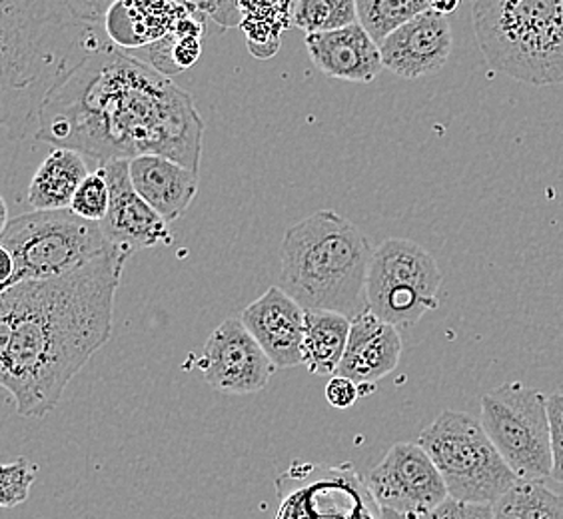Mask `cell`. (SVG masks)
I'll use <instances>...</instances> for the list:
<instances>
[{
    "label": "cell",
    "mask_w": 563,
    "mask_h": 519,
    "mask_svg": "<svg viewBox=\"0 0 563 519\" xmlns=\"http://www.w3.org/2000/svg\"><path fill=\"white\" fill-rule=\"evenodd\" d=\"M356 22V0H298L294 9V26L306 34L332 33Z\"/></svg>",
    "instance_id": "obj_25"
},
{
    "label": "cell",
    "mask_w": 563,
    "mask_h": 519,
    "mask_svg": "<svg viewBox=\"0 0 563 519\" xmlns=\"http://www.w3.org/2000/svg\"><path fill=\"white\" fill-rule=\"evenodd\" d=\"M310 60L322 75L347 82H372L384 68L379 44L356 22L332 33L306 34Z\"/></svg>",
    "instance_id": "obj_15"
},
{
    "label": "cell",
    "mask_w": 563,
    "mask_h": 519,
    "mask_svg": "<svg viewBox=\"0 0 563 519\" xmlns=\"http://www.w3.org/2000/svg\"><path fill=\"white\" fill-rule=\"evenodd\" d=\"M472 24L489 68L533 87L563 82V0H474Z\"/></svg>",
    "instance_id": "obj_5"
},
{
    "label": "cell",
    "mask_w": 563,
    "mask_h": 519,
    "mask_svg": "<svg viewBox=\"0 0 563 519\" xmlns=\"http://www.w3.org/2000/svg\"><path fill=\"white\" fill-rule=\"evenodd\" d=\"M450 498L494 506L520 479L511 472L482 422L466 411L445 410L418 438Z\"/></svg>",
    "instance_id": "obj_7"
},
{
    "label": "cell",
    "mask_w": 563,
    "mask_h": 519,
    "mask_svg": "<svg viewBox=\"0 0 563 519\" xmlns=\"http://www.w3.org/2000/svg\"><path fill=\"white\" fill-rule=\"evenodd\" d=\"M208 386L224 394H256L276 366L240 318H228L210 334L196 362Z\"/></svg>",
    "instance_id": "obj_10"
},
{
    "label": "cell",
    "mask_w": 563,
    "mask_h": 519,
    "mask_svg": "<svg viewBox=\"0 0 563 519\" xmlns=\"http://www.w3.org/2000/svg\"><path fill=\"white\" fill-rule=\"evenodd\" d=\"M66 9L87 24L104 26V19L109 14L110 7L119 0H63Z\"/></svg>",
    "instance_id": "obj_31"
},
{
    "label": "cell",
    "mask_w": 563,
    "mask_h": 519,
    "mask_svg": "<svg viewBox=\"0 0 563 519\" xmlns=\"http://www.w3.org/2000/svg\"><path fill=\"white\" fill-rule=\"evenodd\" d=\"M422 519H494V508L489 504H466L448 498Z\"/></svg>",
    "instance_id": "obj_29"
},
{
    "label": "cell",
    "mask_w": 563,
    "mask_h": 519,
    "mask_svg": "<svg viewBox=\"0 0 563 519\" xmlns=\"http://www.w3.org/2000/svg\"><path fill=\"white\" fill-rule=\"evenodd\" d=\"M34 139L100 164L156 154L198 173L205 122L186 90L107 36L48 90Z\"/></svg>",
    "instance_id": "obj_1"
},
{
    "label": "cell",
    "mask_w": 563,
    "mask_h": 519,
    "mask_svg": "<svg viewBox=\"0 0 563 519\" xmlns=\"http://www.w3.org/2000/svg\"><path fill=\"white\" fill-rule=\"evenodd\" d=\"M110 208V186L107 180V174L102 168H97L95 173L87 176V180L80 185L75 200L70 205V210L85 220L90 222H102L109 214Z\"/></svg>",
    "instance_id": "obj_26"
},
{
    "label": "cell",
    "mask_w": 563,
    "mask_h": 519,
    "mask_svg": "<svg viewBox=\"0 0 563 519\" xmlns=\"http://www.w3.org/2000/svg\"><path fill=\"white\" fill-rule=\"evenodd\" d=\"M36 477V467L24 457L7 464L0 470V506L16 508L29 498V492Z\"/></svg>",
    "instance_id": "obj_27"
},
{
    "label": "cell",
    "mask_w": 563,
    "mask_h": 519,
    "mask_svg": "<svg viewBox=\"0 0 563 519\" xmlns=\"http://www.w3.org/2000/svg\"><path fill=\"white\" fill-rule=\"evenodd\" d=\"M244 2L246 0H205L200 11L207 19L217 22L218 26L234 29L244 19Z\"/></svg>",
    "instance_id": "obj_30"
},
{
    "label": "cell",
    "mask_w": 563,
    "mask_h": 519,
    "mask_svg": "<svg viewBox=\"0 0 563 519\" xmlns=\"http://www.w3.org/2000/svg\"><path fill=\"white\" fill-rule=\"evenodd\" d=\"M360 396V386L344 376H334L325 386V400L338 410L352 408Z\"/></svg>",
    "instance_id": "obj_32"
},
{
    "label": "cell",
    "mask_w": 563,
    "mask_h": 519,
    "mask_svg": "<svg viewBox=\"0 0 563 519\" xmlns=\"http://www.w3.org/2000/svg\"><path fill=\"white\" fill-rule=\"evenodd\" d=\"M88 174L80 152L53 148L34 173L29 186V202L34 210H66Z\"/></svg>",
    "instance_id": "obj_19"
},
{
    "label": "cell",
    "mask_w": 563,
    "mask_h": 519,
    "mask_svg": "<svg viewBox=\"0 0 563 519\" xmlns=\"http://www.w3.org/2000/svg\"><path fill=\"white\" fill-rule=\"evenodd\" d=\"M357 22L382 44L406 22L432 9V0H356Z\"/></svg>",
    "instance_id": "obj_24"
},
{
    "label": "cell",
    "mask_w": 563,
    "mask_h": 519,
    "mask_svg": "<svg viewBox=\"0 0 563 519\" xmlns=\"http://www.w3.org/2000/svg\"><path fill=\"white\" fill-rule=\"evenodd\" d=\"M202 33H205V19L188 14L158 43L142 48L146 51V58H142V63H146L163 75L185 73L200 58Z\"/></svg>",
    "instance_id": "obj_22"
},
{
    "label": "cell",
    "mask_w": 563,
    "mask_h": 519,
    "mask_svg": "<svg viewBox=\"0 0 563 519\" xmlns=\"http://www.w3.org/2000/svg\"><path fill=\"white\" fill-rule=\"evenodd\" d=\"M492 508L494 519H563V496L543 482H518Z\"/></svg>",
    "instance_id": "obj_23"
},
{
    "label": "cell",
    "mask_w": 563,
    "mask_h": 519,
    "mask_svg": "<svg viewBox=\"0 0 563 519\" xmlns=\"http://www.w3.org/2000/svg\"><path fill=\"white\" fill-rule=\"evenodd\" d=\"M388 286L412 288L423 296L438 298L442 272L432 254L412 240H386L374 252L366 288Z\"/></svg>",
    "instance_id": "obj_18"
},
{
    "label": "cell",
    "mask_w": 563,
    "mask_h": 519,
    "mask_svg": "<svg viewBox=\"0 0 563 519\" xmlns=\"http://www.w3.org/2000/svg\"><path fill=\"white\" fill-rule=\"evenodd\" d=\"M374 252L354 222L332 210H318L284 234L280 288L303 310H330L354 320L368 310L366 286Z\"/></svg>",
    "instance_id": "obj_4"
},
{
    "label": "cell",
    "mask_w": 563,
    "mask_h": 519,
    "mask_svg": "<svg viewBox=\"0 0 563 519\" xmlns=\"http://www.w3.org/2000/svg\"><path fill=\"white\" fill-rule=\"evenodd\" d=\"M401 335L396 325L379 320L369 310L352 320L346 352L336 376L352 379L362 389L386 378L400 364Z\"/></svg>",
    "instance_id": "obj_14"
},
{
    "label": "cell",
    "mask_w": 563,
    "mask_h": 519,
    "mask_svg": "<svg viewBox=\"0 0 563 519\" xmlns=\"http://www.w3.org/2000/svg\"><path fill=\"white\" fill-rule=\"evenodd\" d=\"M460 2H462V0H432V11L440 12V14L448 16V14L457 11Z\"/></svg>",
    "instance_id": "obj_33"
},
{
    "label": "cell",
    "mask_w": 563,
    "mask_h": 519,
    "mask_svg": "<svg viewBox=\"0 0 563 519\" xmlns=\"http://www.w3.org/2000/svg\"><path fill=\"white\" fill-rule=\"evenodd\" d=\"M368 489L379 509L410 519H422L450 498L444 477L418 442L391 445L369 472Z\"/></svg>",
    "instance_id": "obj_9"
},
{
    "label": "cell",
    "mask_w": 563,
    "mask_h": 519,
    "mask_svg": "<svg viewBox=\"0 0 563 519\" xmlns=\"http://www.w3.org/2000/svg\"><path fill=\"white\" fill-rule=\"evenodd\" d=\"M548 411L552 426V477L563 484V391L548 396Z\"/></svg>",
    "instance_id": "obj_28"
},
{
    "label": "cell",
    "mask_w": 563,
    "mask_h": 519,
    "mask_svg": "<svg viewBox=\"0 0 563 519\" xmlns=\"http://www.w3.org/2000/svg\"><path fill=\"white\" fill-rule=\"evenodd\" d=\"M110 186L109 214L100 222L112 249L132 256L134 252L174 242L168 222L164 220L132 185L129 161L100 164Z\"/></svg>",
    "instance_id": "obj_11"
},
{
    "label": "cell",
    "mask_w": 563,
    "mask_h": 519,
    "mask_svg": "<svg viewBox=\"0 0 563 519\" xmlns=\"http://www.w3.org/2000/svg\"><path fill=\"white\" fill-rule=\"evenodd\" d=\"M292 0H246L240 29L246 34L249 51L256 58H272L280 48L284 31L294 26Z\"/></svg>",
    "instance_id": "obj_21"
},
{
    "label": "cell",
    "mask_w": 563,
    "mask_h": 519,
    "mask_svg": "<svg viewBox=\"0 0 563 519\" xmlns=\"http://www.w3.org/2000/svg\"><path fill=\"white\" fill-rule=\"evenodd\" d=\"M136 192L170 224L185 214L198 195V173L170 158L144 154L129 161Z\"/></svg>",
    "instance_id": "obj_16"
},
{
    "label": "cell",
    "mask_w": 563,
    "mask_h": 519,
    "mask_svg": "<svg viewBox=\"0 0 563 519\" xmlns=\"http://www.w3.org/2000/svg\"><path fill=\"white\" fill-rule=\"evenodd\" d=\"M112 249L100 222L66 210H34L0 232L4 260L0 292L29 280H48L85 266Z\"/></svg>",
    "instance_id": "obj_6"
},
{
    "label": "cell",
    "mask_w": 563,
    "mask_h": 519,
    "mask_svg": "<svg viewBox=\"0 0 563 519\" xmlns=\"http://www.w3.org/2000/svg\"><path fill=\"white\" fill-rule=\"evenodd\" d=\"M188 14L195 12L173 0H119L104 19V33L120 48L141 51L158 43Z\"/></svg>",
    "instance_id": "obj_17"
},
{
    "label": "cell",
    "mask_w": 563,
    "mask_h": 519,
    "mask_svg": "<svg viewBox=\"0 0 563 519\" xmlns=\"http://www.w3.org/2000/svg\"><path fill=\"white\" fill-rule=\"evenodd\" d=\"M482 426L520 482L552 476V426L548 396L509 382L482 396Z\"/></svg>",
    "instance_id": "obj_8"
},
{
    "label": "cell",
    "mask_w": 563,
    "mask_h": 519,
    "mask_svg": "<svg viewBox=\"0 0 563 519\" xmlns=\"http://www.w3.org/2000/svg\"><path fill=\"white\" fill-rule=\"evenodd\" d=\"M2 126L22 139L60 75L109 34L68 11L63 0H2Z\"/></svg>",
    "instance_id": "obj_3"
},
{
    "label": "cell",
    "mask_w": 563,
    "mask_h": 519,
    "mask_svg": "<svg viewBox=\"0 0 563 519\" xmlns=\"http://www.w3.org/2000/svg\"><path fill=\"white\" fill-rule=\"evenodd\" d=\"M352 320L330 310H306L303 366L314 376H336L346 352Z\"/></svg>",
    "instance_id": "obj_20"
},
{
    "label": "cell",
    "mask_w": 563,
    "mask_h": 519,
    "mask_svg": "<svg viewBox=\"0 0 563 519\" xmlns=\"http://www.w3.org/2000/svg\"><path fill=\"white\" fill-rule=\"evenodd\" d=\"M173 2L180 4V7H186L188 11L195 12V14L202 16V19H207V16L202 14V11H200V7H202V2H205V0H173Z\"/></svg>",
    "instance_id": "obj_34"
},
{
    "label": "cell",
    "mask_w": 563,
    "mask_h": 519,
    "mask_svg": "<svg viewBox=\"0 0 563 519\" xmlns=\"http://www.w3.org/2000/svg\"><path fill=\"white\" fill-rule=\"evenodd\" d=\"M378 519H410V518H406V516H400V514H396V511H391V509H379V518Z\"/></svg>",
    "instance_id": "obj_35"
},
{
    "label": "cell",
    "mask_w": 563,
    "mask_h": 519,
    "mask_svg": "<svg viewBox=\"0 0 563 519\" xmlns=\"http://www.w3.org/2000/svg\"><path fill=\"white\" fill-rule=\"evenodd\" d=\"M454 51L452 26L440 12L426 11L379 44L384 68L401 78L440 73Z\"/></svg>",
    "instance_id": "obj_12"
},
{
    "label": "cell",
    "mask_w": 563,
    "mask_h": 519,
    "mask_svg": "<svg viewBox=\"0 0 563 519\" xmlns=\"http://www.w3.org/2000/svg\"><path fill=\"white\" fill-rule=\"evenodd\" d=\"M240 320L276 368H294L303 364L306 310L280 286H272L256 302L250 303Z\"/></svg>",
    "instance_id": "obj_13"
},
{
    "label": "cell",
    "mask_w": 563,
    "mask_h": 519,
    "mask_svg": "<svg viewBox=\"0 0 563 519\" xmlns=\"http://www.w3.org/2000/svg\"><path fill=\"white\" fill-rule=\"evenodd\" d=\"M129 258L110 249L65 276L0 292V384L22 418L55 410L70 379L109 342Z\"/></svg>",
    "instance_id": "obj_2"
}]
</instances>
